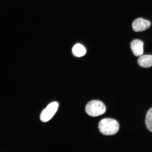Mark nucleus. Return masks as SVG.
Instances as JSON below:
<instances>
[{"instance_id":"1","label":"nucleus","mask_w":152,"mask_h":152,"mask_svg":"<svg viewBox=\"0 0 152 152\" xmlns=\"http://www.w3.org/2000/svg\"><path fill=\"white\" fill-rule=\"evenodd\" d=\"M99 129L100 132L104 135H113L118 132L119 124L115 119L104 118L99 123Z\"/></svg>"},{"instance_id":"2","label":"nucleus","mask_w":152,"mask_h":152,"mask_svg":"<svg viewBox=\"0 0 152 152\" xmlns=\"http://www.w3.org/2000/svg\"><path fill=\"white\" fill-rule=\"evenodd\" d=\"M106 108L104 104L100 101L94 100L87 104L85 111L89 115L93 117L99 116L105 113Z\"/></svg>"},{"instance_id":"3","label":"nucleus","mask_w":152,"mask_h":152,"mask_svg":"<svg viewBox=\"0 0 152 152\" xmlns=\"http://www.w3.org/2000/svg\"><path fill=\"white\" fill-rule=\"evenodd\" d=\"M58 106L57 102H53L49 104L42 112L40 117L41 121L45 123L50 120L58 111Z\"/></svg>"},{"instance_id":"4","label":"nucleus","mask_w":152,"mask_h":152,"mask_svg":"<svg viewBox=\"0 0 152 152\" xmlns=\"http://www.w3.org/2000/svg\"><path fill=\"white\" fill-rule=\"evenodd\" d=\"M149 21L142 18H138L135 20L132 24L134 31L136 32H141L147 30L151 26Z\"/></svg>"},{"instance_id":"5","label":"nucleus","mask_w":152,"mask_h":152,"mask_svg":"<svg viewBox=\"0 0 152 152\" xmlns=\"http://www.w3.org/2000/svg\"><path fill=\"white\" fill-rule=\"evenodd\" d=\"M131 48L133 54L137 57L142 56L143 53V43L141 40L135 39L131 43Z\"/></svg>"},{"instance_id":"6","label":"nucleus","mask_w":152,"mask_h":152,"mask_svg":"<svg viewBox=\"0 0 152 152\" xmlns=\"http://www.w3.org/2000/svg\"><path fill=\"white\" fill-rule=\"evenodd\" d=\"M138 63L140 66L144 68H149L152 66V56L145 55L140 56Z\"/></svg>"},{"instance_id":"7","label":"nucleus","mask_w":152,"mask_h":152,"mask_svg":"<svg viewBox=\"0 0 152 152\" xmlns=\"http://www.w3.org/2000/svg\"><path fill=\"white\" fill-rule=\"evenodd\" d=\"M73 52L75 56L80 57L85 55L86 50L83 45L78 44L73 47Z\"/></svg>"},{"instance_id":"8","label":"nucleus","mask_w":152,"mask_h":152,"mask_svg":"<svg viewBox=\"0 0 152 152\" xmlns=\"http://www.w3.org/2000/svg\"><path fill=\"white\" fill-rule=\"evenodd\" d=\"M145 124L148 130L152 132V108L149 110L146 115Z\"/></svg>"}]
</instances>
